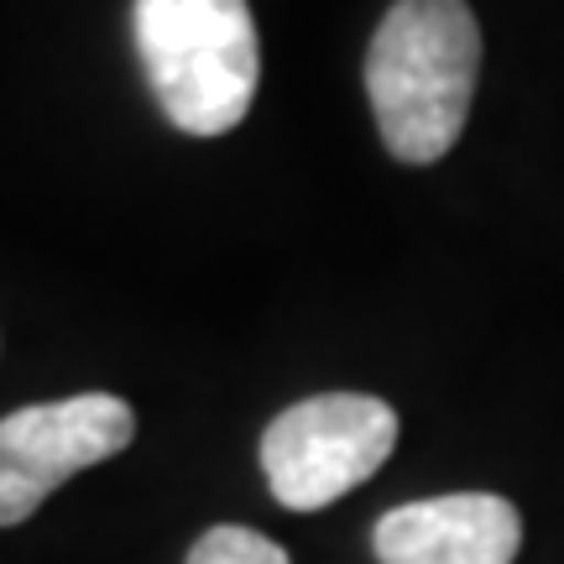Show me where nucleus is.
I'll use <instances>...</instances> for the list:
<instances>
[{"label":"nucleus","mask_w":564,"mask_h":564,"mask_svg":"<svg viewBox=\"0 0 564 564\" xmlns=\"http://www.w3.org/2000/svg\"><path fill=\"white\" fill-rule=\"evenodd\" d=\"M481 74V26L465 0H398L366 53L382 147L408 167L440 162L465 131Z\"/></svg>","instance_id":"1"},{"label":"nucleus","mask_w":564,"mask_h":564,"mask_svg":"<svg viewBox=\"0 0 564 564\" xmlns=\"http://www.w3.org/2000/svg\"><path fill=\"white\" fill-rule=\"evenodd\" d=\"M137 53L162 116L188 137H225L262 84L246 0H137Z\"/></svg>","instance_id":"2"},{"label":"nucleus","mask_w":564,"mask_h":564,"mask_svg":"<svg viewBox=\"0 0 564 564\" xmlns=\"http://www.w3.org/2000/svg\"><path fill=\"white\" fill-rule=\"evenodd\" d=\"M398 449V413L371 392H319L267 423L262 470L288 512H319Z\"/></svg>","instance_id":"3"},{"label":"nucleus","mask_w":564,"mask_h":564,"mask_svg":"<svg viewBox=\"0 0 564 564\" xmlns=\"http://www.w3.org/2000/svg\"><path fill=\"white\" fill-rule=\"evenodd\" d=\"M131 434H137V413L116 392H79V398L6 413L0 419V528L26 523L68 476L121 455Z\"/></svg>","instance_id":"4"},{"label":"nucleus","mask_w":564,"mask_h":564,"mask_svg":"<svg viewBox=\"0 0 564 564\" xmlns=\"http://www.w3.org/2000/svg\"><path fill=\"white\" fill-rule=\"evenodd\" d=\"M518 549L523 518L507 497L491 491H455L392 507L371 533V554L382 564H512Z\"/></svg>","instance_id":"5"},{"label":"nucleus","mask_w":564,"mask_h":564,"mask_svg":"<svg viewBox=\"0 0 564 564\" xmlns=\"http://www.w3.org/2000/svg\"><path fill=\"white\" fill-rule=\"evenodd\" d=\"M188 564H293V560H288L272 539H262L257 528L220 523L188 549Z\"/></svg>","instance_id":"6"}]
</instances>
